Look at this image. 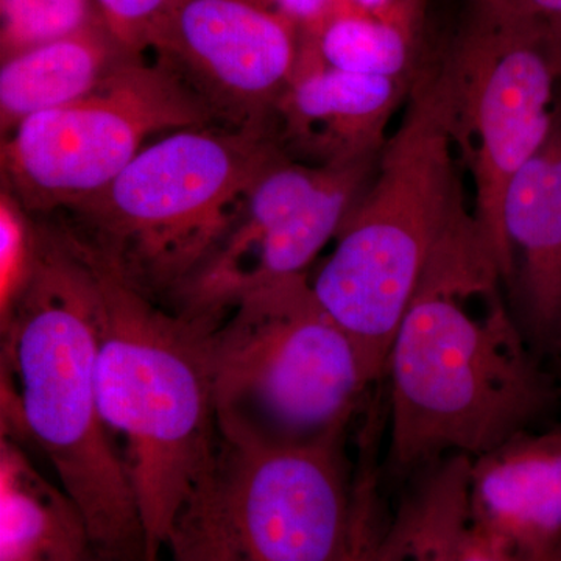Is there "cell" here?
Returning <instances> with one entry per match:
<instances>
[{
	"label": "cell",
	"mask_w": 561,
	"mask_h": 561,
	"mask_svg": "<svg viewBox=\"0 0 561 561\" xmlns=\"http://www.w3.org/2000/svg\"><path fill=\"white\" fill-rule=\"evenodd\" d=\"M476 518L518 553L561 540V426L513 435L471 459Z\"/></svg>",
	"instance_id": "13"
},
{
	"label": "cell",
	"mask_w": 561,
	"mask_h": 561,
	"mask_svg": "<svg viewBox=\"0 0 561 561\" xmlns=\"http://www.w3.org/2000/svg\"><path fill=\"white\" fill-rule=\"evenodd\" d=\"M79 245L94 271L101 305L102 419L138 502L146 561H158L217 459L210 357L216 324L147 297Z\"/></svg>",
	"instance_id": "3"
},
{
	"label": "cell",
	"mask_w": 561,
	"mask_h": 561,
	"mask_svg": "<svg viewBox=\"0 0 561 561\" xmlns=\"http://www.w3.org/2000/svg\"><path fill=\"white\" fill-rule=\"evenodd\" d=\"M210 357L217 432L232 445L345 440L381 379L306 275L239 301L214 330Z\"/></svg>",
	"instance_id": "6"
},
{
	"label": "cell",
	"mask_w": 561,
	"mask_h": 561,
	"mask_svg": "<svg viewBox=\"0 0 561 561\" xmlns=\"http://www.w3.org/2000/svg\"><path fill=\"white\" fill-rule=\"evenodd\" d=\"M168 548L175 561H250L225 516L214 468L181 511Z\"/></svg>",
	"instance_id": "19"
},
{
	"label": "cell",
	"mask_w": 561,
	"mask_h": 561,
	"mask_svg": "<svg viewBox=\"0 0 561 561\" xmlns=\"http://www.w3.org/2000/svg\"><path fill=\"white\" fill-rule=\"evenodd\" d=\"M345 440L232 445L219 440L214 481L250 561H348L359 490Z\"/></svg>",
	"instance_id": "9"
},
{
	"label": "cell",
	"mask_w": 561,
	"mask_h": 561,
	"mask_svg": "<svg viewBox=\"0 0 561 561\" xmlns=\"http://www.w3.org/2000/svg\"><path fill=\"white\" fill-rule=\"evenodd\" d=\"M375 561H416L412 559L408 553L398 551L393 546H390L389 542H386L382 537L381 546H379L378 556H376Z\"/></svg>",
	"instance_id": "28"
},
{
	"label": "cell",
	"mask_w": 561,
	"mask_h": 561,
	"mask_svg": "<svg viewBox=\"0 0 561 561\" xmlns=\"http://www.w3.org/2000/svg\"><path fill=\"white\" fill-rule=\"evenodd\" d=\"M38 253V230L7 187L0 192V321L27 287Z\"/></svg>",
	"instance_id": "21"
},
{
	"label": "cell",
	"mask_w": 561,
	"mask_h": 561,
	"mask_svg": "<svg viewBox=\"0 0 561 561\" xmlns=\"http://www.w3.org/2000/svg\"><path fill=\"white\" fill-rule=\"evenodd\" d=\"M519 561H561V540L542 551L522 553Z\"/></svg>",
	"instance_id": "26"
},
{
	"label": "cell",
	"mask_w": 561,
	"mask_h": 561,
	"mask_svg": "<svg viewBox=\"0 0 561 561\" xmlns=\"http://www.w3.org/2000/svg\"><path fill=\"white\" fill-rule=\"evenodd\" d=\"M457 154L474 184L476 227L504 283L516 261L504 230L513 176L545 146L553 127L557 81L545 21L500 16L474 5L438 61Z\"/></svg>",
	"instance_id": "7"
},
{
	"label": "cell",
	"mask_w": 561,
	"mask_h": 561,
	"mask_svg": "<svg viewBox=\"0 0 561 561\" xmlns=\"http://www.w3.org/2000/svg\"><path fill=\"white\" fill-rule=\"evenodd\" d=\"M474 5L500 14L526 21H549L561 16V0H471Z\"/></svg>",
	"instance_id": "23"
},
{
	"label": "cell",
	"mask_w": 561,
	"mask_h": 561,
	"mask_svg": "<svg viewBox=\"0 0 561 561\" xmlns=\"http://www.w3.org/2000/svg\"><path fill=\"white\" fill-rule=\"evenodd\" d=\"M456 154L445 80L434 62L413 83L370 183L311 283L321 308L379 376L386 375L391 343L432 262L478 230L465 208Z\"/></svg>",
	"instance_id": "4"
},
{
	"label": "cell",
	"mask_w": 561,
	"mask_h": 561,
	"mask_svg": "<svg viewBox=\"0 0 561 561\" xmlns=\"http://www.w3.org/2000/svg\"><path fill=\"white\" fill-rule=\"evenodd\" d=\"M214 119L168 65L128 57L91 94L28 117L3 136V187L28 214L57 213L105 190L150 136Z\"/></svg>",
	"instance_id": "8"
},
{
	"label": "cell",
	"mask_w": 561,
	"mask_h": 561,
	"mask_svg": "<svg viewBox=\"0 0 561 561\" xmlns=\"http://www.w3.org/2000/svg\"><path fill=\"white\" fill-rule=\"evenodd\" d=\"M273 125L186 128L144 147L108 186L62 209V230L171 308L283 151Z\"/></svg>",
	"instance_id": "5"
},
{
	"label": "cell",
	"mask_w": 561,
	"mask_h": 561,
	"mask_svg": "<svg viewBox=\"0 0 561 561\" xmlns=\"http://www.w3.org/2000/svg\"><path fill=\"white\" fill-rule=\"evenodd\" d=\"M496 265L479 242L432 262L387 359L389 467L426 470L443 454L474 457L527 431L553 391L500 298L483 316L472 295L496 290Z\"/></svg>",
	"instance_id": "2"
},
{
	"label": "cell",
	"mask_w": 561,
	"mask_h": 561,
	"mask_svg": "<svg viewBox=\"0 0 561 561\" xmlns=\"http://www.w3.org/2000/svg\"><path fill=\"white\" fill-rule=\"evenodd\" d=\"M378 160L339 165L312 201L287 217L250 186L230 227L171 308L219 324L253 291L306 275L359 201Z\"/></svg>",
	"instance_id": "11"
},
{
	"label": "cell",
	"mask_w": 561,
	"mask_h": 561,
	"mask_svg": "<svg viewBox=\"0 0 561 561\" xmlns=\"http://www.w3.org/2000/svg\"><path fill=\"white\" fill-rule=\"evenodd\" d=\"M295 27L261 0H179L153 46L216 119L264 127L297 70Z\"/></svg>",
	"instance_id": "10"
},
{
	"label": "cell",
	"mask_w": 561,
	"mask_h": 561,
	"mask_svg": "<svg viewBox=\"0 0 561 561\" xmlns=\"http://www.w3.org/2000/svg\"><path fill=\"white\" fill-rule=\"evenodd\" d=\"M36 230L32 278L0 321V434L43 454L99 556L146 561L138 502L99 404L98 280L69 232Z\"/></svg>",
	"instance_id": "1"
},
{
	"label": "cell",
	"mask_w": 561,
	"mask_h": 561,
	"mask_svg": "<svg viewBox=\"0 0 561 561\" xmlns=\"http://www.w3.org/2000/svg\"><path fill=\"white\" fill-rule=\"evenodd\" d=\"M2 61L91 27L90 0H0Z\"/></svg>",
	"instance_id": "20"
},
{
	"label": "cell",
	"mask_w": 561,
	"mask_h": 561,
	"mask_svg": "<svg viewBox=\"0 0 561 561\" xmlns=\"http://www.w3.org/2000/svg\"><path fill=\"white\" fill-rule=\"evenodd\" d=\"M424 0H393L367 11L339 0L308 44L328 68L360 76L400 80L413 87L426 69L419 57L416 36Z\"/></svg>",
	"instance_id": "18"
},
{
	"label": "cell",
	"mask_w": 561,
	"mask_h": 561,
	"mask_svg": "<svg viewBox=\"0 0 561 561\" xmlns=\"http://www.w3.org/2000/svg\"><path fill=\"white\" fill-rule=\"evenodd\" d=\"M546 49L551 60L553 73H556L557 94L553 114L561 117V16L545 21Z\"/></svg>",
	"instance_id": "25"
},
{
	"label": "cell",
	"mask_w": 561,
	"mask_h": 561,
	"mask_svg": "<svg viewBox=\"0 0 561 561\" xmlns=\"http://www.w3.org/2000/svg\"><path fill=\"white\" fill-rule=\"evenodd\" d=\"M337 2L339 0H273L276 10L295 25H301L308 35L319 31Z\"/></svg>",
	"instance_id": "24"
},
{
	"label": "cell",
	"mask_w": 561,
	"mask_h": 561,
	"mask_svg": "<svg viewBox=\"0 0 561 561\" xmlns=\"http://www.w3.org/2000/svg\"><path fill=\"white\" fill-rule=\"evenodd\" d=\"M106 25L94 24L3 60L0 128L10 135L22 122L91 94L125 58Z\"/></svg>",
	"instance_id": "16"
},
{
	"label": "cell",
	"mask_w": 561,
	"mask_h": 561,
	"mask_svg": "<svg viewBox=\"0 0 561 561\" xmlns=\"http://www.w3.org/2000/svg\"><path fill=\"white\" fill-rule=\"evenodd\" d=\"M504 230L519 254L515 283L531 339L561 343V117L551 135L513 176L504 198Z\"/></svg>",
	"instance_id": "14"
},
{
	"label": "cell",
	"mask_w": 561,
	"mask_h": 561,
	"mask_svg": "<svg viewBox=\"0 0 561 561\" xmlns=\"http://www.w3.org/2000/svg\"><path fill=\"white\" fill-rule=\"evenodd\" d=\"M350 2H353L354 5L359 7L362 10L376 11L389 5L393 0H350Z\"/></svg>",
	"instance_id": "29"
},
{
	"label": "cell",
	"mask_w": 561,
	"mask_h": 561,
	"mask_svg": "<svg viewBox=\"0 0 561 561\" xmlns=\"http://www.w3.org/2000/svg\"><path fill=\"white\" fill-rule=\"evenodd\" d=\"M411 90L404 81L328 68L311 47H301L294 79L276 105V135L284 151L306 164L378 160Z\"/></svg>",
	"instance_id": "12"
},
{
	"label": "cell",
	"mask_w": 561,
	"mask_h": 561,
	"mask_svg": "<svg viewBox=\"0 0 561 561\" xmlns=\"http://www.w3.org/2000/svg\"><path fill=\"white\" fill-rule=\"evenodd\" d=\"M560 398H561V382H560Z\"/></svg>",
	"instance_id": "31"
},
{
	"label": "cell",
	"mask_w": 561,
	"mask_h": 561,
	"mask_svg": "<svg viewBox=\"0 0 561 561\" xmlns=\"http://www.w3.org/2000/svg\"><path fill=\"white\" fill-rule=\"evenodd\" d=\"M95 552L79 505L0 434V561H84Z\"/></svg>",
	"instance_id": "15"
},
{
	"label": "cell",
	"mask_w": 561,
	"mask_h": 561,
	"mask_svg": "<svg viewBox=\"0 0 561 561\" xmlns=\"http://www.w3.org/2000/svg\"><path fill=\"white\" fill-rule=\"evenodd\" d=\"M84 561H110V560H106V559H103L102 556H99L98 552H94L92 553V556L90 557V559H87Z\"/></svg>",
	"instance_id": "30"
},
{
	"label": "cell",
	"mask_w": 561,
	"mask_h": 561,
	"mask_svg": "<svg viewBox=\"0 0 561 561\" xmlns=\"http://www.w3.org/2000/svg\"><path fill=\"white\" fill-rule=\"evenodd\" d=\"M470 467L471 457L453 456L426 468L386 540L416 561H519L522 553L476 518Z\"/></svg>",
	"instance_id": "17"
},
{
	"label": "cell",
	"mask_w": 561,
	"mask_h": 561,
	"mask_svg": "<svg viewBox=\"0 0 561 561\" xmlns=\"http://www.w3.org/2000/svg\"><path fill=\"white\" fill-rule=\"evenodd\" d=\"M376 545L373 541L364 540L354 546L348 561H375Z\"/></svg>",
	"instance_id": "27"
},
{
	"label": "cell",
	"mask_w": 561,
	"mask_h": 561,
	"mask_svg": "<svg viewBox=\"0 0 561 561\" xmlns=\"http://www.w3.org/2000/svg\"><path fill=\"white\" fill-rule=\"evenodd\" d=\"M179 0H98L103 24L117 44L138 54L147 44H153L162 22Z\"/></svg>",
	"instance_id": "22"
}]
</instances>
